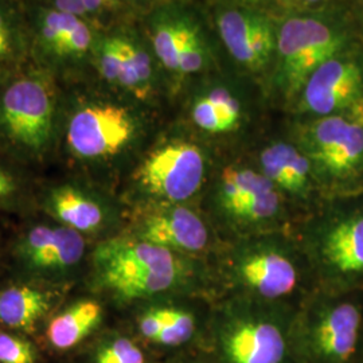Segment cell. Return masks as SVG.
<instances>
[{
	"mask_svg": "<svg viewBox=\"0 0 363 363\" xmlns=\"http://www.w3.org/2000/svg\"><path fill=\"white\" fill-rule=\"evenodd\" d=\"M208 181V160L196 144L171 139L151 147L130 171L132 208L191 203Z\"/></svg>",
	"mask_w": 363,
	"mask_h": 363,
	"instance_id": "8fae6325",
	"label": "cell"
},
{
	"mask_svg": "<svg viewBox=\"0 0 363 363\" xmlns=\"http://www.w3.org/2000/svg\"><path fill=\"white\" fill-rule=\"evenodd\" d=\"M143 130L138 111L96 91L93 79L65 85L57 162L101 186L103 172L130 154Z\"/></svg>",
	"mask_w": 363,
	"mask_h": 363,
	"instance_id": "7a4b0ae2",
	"label": "cell"
},
{
	"mask_svg": "<svg viewBox=\"0 0 363 363\" xmlns=\"http://www.w3.org/2000/svg\"><path fill=\"white\" fill-rule=\"evenodd\" d=\"M306 1H310V3H318V1H323V0H306Z\"/></svg>",
	"mask_w": 363,
	"mask_h": 363,
	"instance_id": "4dcf8cb0",
	"label": "cell"
},
{
	"mask_svg": "<svg viewBox=\"0 0 363 363\" xmlns=\"http://www.w3.org/2000/svg\"><path fill=\"white\" fill-rule=\"evenodd\" d=\"M37 214L76 230L93 244L121 233L127 218L104 187L74 174L39 181Z\"/></svg>",
	"mask_w": 363,
	"mask_h": 363,
	"instance_id": "7c38bea8",
	"label": "cell"
},
{
	"mask_svg": "<svg viewBox=\"0 0 363 363\" xmlns=\"http://www.w3.org/2000/svg\"><path fill=\"white\" fill-rule=\"evenodd\" d=\"M259 169L291 206L312 208L325 202L311 162L298 145L279 142L265 147Z\"/></svg>",
	"mask_w": 363,
	"mask_h": 363,
	"instance_id": "d6986e66",
	"label": "cell"
},
{
	"mask_svg": "<svg viewBox=\"0 0 363 363\" xmlns=\"http://www.w3.org/2000/svg\"><path fill=\"white\" fill-rule=\"evenodd\" d=\"M123 233L198 259L216 245V229L191 203L132 208Z\"/></svg>",
	"mask_w": 363,
	"mask_h": 363,
	"instance_id": "4fadbf2b",
	"label": "cell"
},
{
	"mask_svg": "<svg viewBox=\"0 0 363 363\" xmlns=\"http://www.w3.org/2000/svg\"><path fill=\"white\" fill-rule=\"evenodd\" d=\"M57 363H66V362H57Z\"/></svg>",
	"mask_w": 363,
	"mask_h": 363,
	"instance_id": "1f68e13d",
	"label": "cell"
},
{
	"mask_svg": "<svg viewBox=\"0 0 363 363\" xmlns=\"http://www.w3.org/2000/svg\"><path fill=\"white\" fill-rule=\"evenodd\" d=\"M72 288L52 286L11 272L0 280V327L35 337L66 301Z\"/></svg>",
	"mask_w": 363,
	"mask_h": 363,
	"instance_id": "2e32d148",
	"label": "cell"
},
{
	"mask_svg": "<svg viewBox=\"0 0 363 363\" xmlns=\"http://www.w3.org/2000/svg\"><path fill=\"white\" fill-rule=\"evenodd\" d=\"M363 69L351 58L334 57L319 66L304 85L301 109L313 116L346 113L363 104Z\"/></svg>",
	"mask_w": 363,
	"mask_h": 363,
	"instance_id": "ac0fdd59",
	"label": "cell"
},
{
	"mask_svg": "<svg viewBox=\"0 0 363 363\" xmlns=\"http://www.w3.org/2000/svg\"><path fill=\"white\" fill-rule=\"evenodd\" d=\"M362 359H363V358H362Z\"/></svg>",
	"mask_w": 363,
	"mask_h": 363,
	"instance_id": "d6a6232c",
	"label": "cell"
},
{
	"mask_svg": "<svg viewBox=\"0 0 363 363\" xmlns=\"http://www.w3.org/2000/svg\"><path fill=\"white\" fill-rule=\"evenodd\" d=\"M218 26L225 46L240 64L257 70L268 62L276 40L272 28L264 19L228 11L220 16Z\"/></svg>",
	"mask_w": 363,
	"mask_h": 363,
	"instance_id": "ffe728a7",
	"label": "cell"
},
{
	"mask_svg": "<svg viewBox=\"0 0 363 363\" xmlns=\"http://www.w3.org/2000/svg\"><path fill=\"white\" fill-rule=\"evenodd\" d=\"M191 298H156L130 307V333L147 349L157 354H177L193 345L206 330L201 311L189 300Z\"/></svg>",
	"mask_w": 363,
	"mask_h": 363,
	"instance_id": "9a60e30c",
	"label": "cell"
},
{
	"mask_svg": "<svg viewBox=\"0 0 363 363\" xmlns=\"http://www.w3.org/2000/svg\"><path fill=\"white\" fill-rule=\"evenodd\" d=\"M205 195V216L232 238L286 232L292 206L259 169L228 166Z\"/></svg>",
	"mask_w": 363,
	"mask_h": 363,
	"instance_id": "52a82bcc",
	"label": "cell"
},
{
	"mask_svg": "<svg viewBox=\"0 0 363 363\" xmlns=\"http://www.w3.org/2000/svg\"><path fill=\"white\" fill-rule=\"evenodd\" d=\"M6 245H7V241L3 240V235L0 232V264L4 262V256H6Z\"/></svg>",
	"mask_w": 363,
	"mask_h": 363,
	"instance_id": "f546056e",
	"label": "cell"
},
{
	"mask_svg": "<svg viewBox=\"0 0 363 363\" xmlns=\"http://www.w3.org/2000/svg\"><path fill=\"white\" fill-rule=\"evenodd\" d=\"M157 363H210L206 358H195L190 354H184V352H177V354H171L164 359H159Z\"/></svg>",
	"mask_w": 363,
	"mask_h": 363,
	"instance_id": "f1b7e54d",
	"label": "cell"
},
{
	"mask_svg": "<svg viewBox=\"0 0 363 363\" xmlns=\"http://www.w3.org/2000/svg\"><path fill=\"white\" fill-rule=\"evenodd\" d=\"M31 64L23 0H0V78Z\"/></svg>",
	"mask_w": 363,
	"mask_h": 363,
	"instance_id": "7402d4cb",
	"label": "cell"
},
{
	"mask_svg": "<svg viewBox=\"0 0 363 363\" xmlns=\"http://www.w3.org/2000/svg\"><path fill=\"white\" fill-rule=\"evenodd\" d=\"M65 84L28 64L0 78V155L33 172L57 162Z\"/></svg>",
	"mask_w": 363,
	"mask_h": 363,
	"instance_id": "3957f363",
	"label": "cell"
},
{
	"mask_svg": "<svg viewBox=\"0 0 363 363\" xmlns=\"http://www.w3.org/2000/svg\"><path fill=\"white\" fill-rule=\"evenodd\" d=\"M101 298L65 301L52 313L38 337L39 345L55 362H67L105 327L106 307Z\"/></svg>",
	"mask_w": 363,
	"mask_h": 363,
	"instance_id": "e0dca14e",
	"label": "cell"
},
{
	"mask_svg": "<svg viewBox=\"0 0 363 363\" xmlns=\"http://www.w3.org/2000/svg\"><path fill=\"white\" fill-rule=\"evenodd\" d=\"M159 358L127 327H105L66 363H157Z\"/></svg>",
	"mask_w": 363,
	"mask_h": 363,
	"instance_id": "44dd1931",
	"label": "cell"
},
{
	"mask_svg": "<svg viewBox=\"0 0 363 363\" xmlns=\"http://www.w3.org/2000/svg\"><path fill=\"white\" fill-rule=\"evenodd\" d=\"M218 271L230 296L265 303L296 304L294 298L312 280L298 238L286 232L233 238L220 253Z\"/></svg>",
	"mask_w": 363,
	"mask_h": 363,
	"instance_id": "5b68a950",
	"label": "cell"
},
{
	"mask_svg": "<svg viewBox=\"0 0 363 363\" xmlns=\"http://www.w3.org/2000/svg\"><path fill=\"white\" fill-rule=\"evenodd\" d=\"M84 280L104 301L133 307L156 298H195L213 277L203 259L121 232L93 245Z\"/></svg>",
	"mask_w": 363,
	"mask_h": 363,
	"instance_id": "6da1fadb",
	"label": "cell"
},
{
	"mask_svg": "<svg viewBox=\"0 0 363 363\" xmlns=\"http://www.w3.org/2000/svg\"><path fill=\"white\" fill-rule=\"evenodd\" d=\"M343 43L339 31L318 19L294 18L286 22L276 46L286 96H296L319 66L337 57Z\"/></svg>",
	"mask_w": 363,
	"mask_h": 363,
	"instance_id": "5bb4252c",
	"label": "cell"
},
{
	"mask_svg": "<svg viewBox=\"0 0 363 363\" xmlns=\"http://www.w3.org/2000/svg\"><path fill=\"white\" fill-rule=\"evenodd\" d=\"M203 66V49L196 33L186 42L179 57L178 74H191Z\"/></svg>",
	"mask_w": 363,
	"mask_h": 363,
	"instance_id": "83f0119b",
	"label": "cell"
},
{
	"mask_svg": "<svg viewBox=\"0 0 363 363\" xmlns=\"http://www.w3.org/2000/svg\"><path fill=\"white\" fill-rule=\"evenodd\" d=\"M39 217L27 220L7 240L4 262L15 274L73 288L85 279L94 244L65 225Z\"/></svg>",
	"mask_w": 363,
	"mask_h": 363,
	"instance_id": "ba28073f",
	"label": "cell"
},
{
	"mask_svg": "<svg viewBox=\"0 0 363 363\" xmlns=\"http://www.w3.org/2000/svg\"><path fill=\"white\" fill-rule=\"evenodd\" d=\"M37 174L0 155V211L31 217L37 214Z\"/></svg>",
	"mask_w": 363,
	"mask_h": 363,
	"instance_id": "603a6c76",
	"label": "cell"
},
{
	"mask_svg": "<svg viewBox=\"0 0 363 363\" xmlns=\"http://www.w3.org/2000/svg\"><path fill=\"white\" fill-rule=\"evenodd\" d=\"M152 21L150 28L152 54L166 70L178 73L182 50L194 30L167 15H157Z\"/></svg>",
	"mask_w": 363,
	"mask_h": 363,
	"instance_id": "d4e9b609",
	"label": "cell"
},
{
	"mask_svg": "<svg viewBox=\"0 0 363 363\" xmlns=\"http://www.w3.org/2000/svg\"><path fill=\"white\" fill-rule=\"evenodd\" d=\"M325 201L363 195V104L316 117L298 133Z\"/></svg>",
	"mask_w": 363,
	"mask_h": 363,
	"instance_id": "9c48e42d",
	"label": "cell"
},
{
	"mask_svg": "<svg viewBox=\"0 0 363 363\" xmlns=\"http://www.w3.org/2000/svg\"><path fill=\"white\" fill-rule=\"evenodd\" d=\"M0 363H57L35 337L0 327Z\"/></svg>",
	"mask_w": 363,
	"mask_h": 363,
	"instance_id": "484cf974",
	"label": "cell"
},
{
	"mask_svg": "<svg viewBox=\"0 0 363 363\" xmlns=\"http://www.w3.org/2000/svg\"><path fill=\"white\" fill-rule=\"evenodd\" d=\"M195 125L210 135L237 130L242 120V106L230 91L217 88L199 97L191 108Z\"/></svg>",
	"mask_w": 363,
	"mask_h": 363,
	"instance_id": "cb8c5ba5",
	"label": "cell"
},
{
	"mask_svg": "<svg viewBox=\"0 0 363 363\" xmlns=\"http://www.w3.org/2000/svg\"><path fill=\"white\" fill-rule=\"evenodd\" d=\"M298 306L229 295L208 316V361L298 363L294 349Z\"/></svg>",
	"mask_w": 363,
	"mask_h": 363,
	"instance_id": "277c9868",
	"label": "cell"
},
{
	"mask_svg": "<svg viewBox=\"0 0 363 363\" xmlns=\"http://www.w3.org/2000/svg\"><path fill=\"white\" fill-rule=\"evenodd\" d=\"M62 13H72L88 19L101 26V18L115 13L121 6V0H37ZM103 27V26H101Z\"/></svg>",
	"mask_w": 363,
	"mask_h": 363,
	"instance_id": "4316f807",
	"label": "cell"
},
{
	"mask_svg": "<svg viewBox=\"0 0 363 363\" xmlns=\"http://www.w3.org/2000/svg\"><path fill=\"white\" fill-rule=\"evenodd\" d=\"M298 242L318 289L350 295L363 286V195L322 202Z\"/></svg>",
	"mask_w": 363,
	"mask_h": 363,
	"instance_id": "8992f818",
	"label": "cell"
},
{
	"mask_svg": "<svg viewBox=\"0 0 363 363\" xmlns=\"http://www.w3.org/2000/svg\"><path fill=\"white\" fill-rule=\"evenodd\" d=\"M362 306L350 295L316 291L298 303L294 325L298 363H354L362 337Z\"/></svg>",
	"mask_w": 363,
	"mask_h": 363,
	"instance_id": "30bf717a",
	"label": "cell"
}]
</instances>
